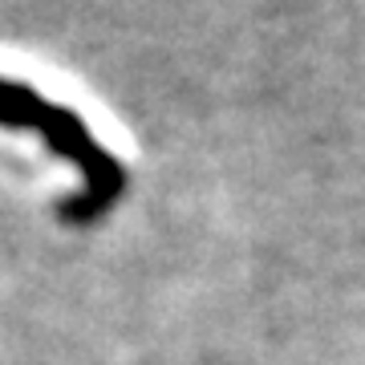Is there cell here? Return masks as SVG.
<instances>
[{
    "mask_svg": "<svg viewBox=\"0 0 365 365\" xmlns=\"http://www.w3.org/2000/svg\"><path fill=\"white\" fill-rule=\"evenodd\" d=\"M0 126L41 134L53 155L81 170V191L61 203V215L69 223L102 220L106 211L122 199L130 175L122 167V158L86 126V118L78 110H69L61 102H49L29 81H16V78L0 73Z\"/></svg>",
    "mask_w": 365,
    "mask_h": 365,
    "instance_id": "obj_1",
    "label": "cell"
}]
</instances>
